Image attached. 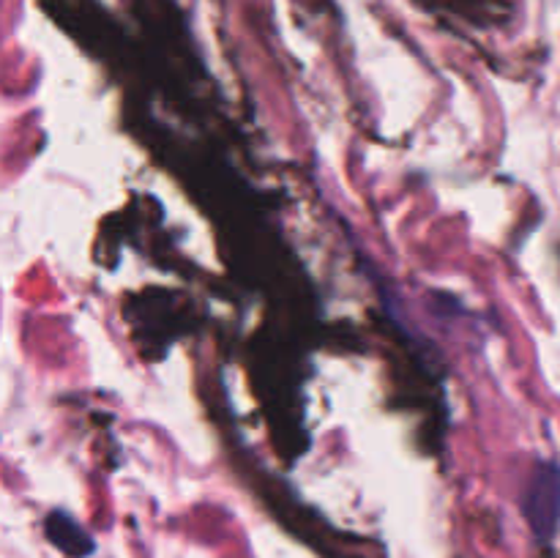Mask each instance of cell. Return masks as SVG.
Listing matches in <instances>:
<instances>
[{
  "label": "cell",
  "instance_id": "cell-1",
  "mask_svg": "<svg viewBox=\"0 0 560 558\" xmlns=\"http://www.w3.org/2000/svg\"><path fill=\"white\" fill-rule=\"evenodd\" d=\"M523 512L541 542L552 539L560 525V463L545 460L534 468L523 498Z\"/></svg>",
  "mask_w": 560,
  "mask_h": 558
},
{
  "label": "cell",
  "instance_id": "cell-2",
  "mask_svg": "<svg viewBox=\"0 0 560 558\" xmlns=\"http://www.w3.org/2000/svg\"><path fill=\"white\" fill-rule=\"evenodd\" d=\"M47 536L71 558H88L96 545H93L91 534L77 523L71 514L66 512H52L47 518Z\"/></svg>",
  "mask_w": 560,
  "mask_h": 558
}]
</instances>
